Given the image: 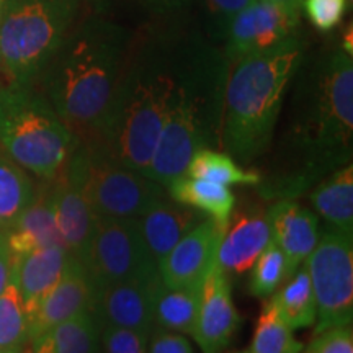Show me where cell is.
<instances>
[{"label":"cell","mask_w":353,"mask_h":353,"mask_svg":"<svg viewBox=\"0 0 353 353\" xmlns=\"http://www.w3.org/2000/svg\"><path fill=\"white\" fill-rule=\"evenodd\" d=\"M143 2L148 7H151L152 10L170 13V12H176L180 10V8H183L190 0H143Z\"/></svg>","instance_id":"obj_38"},{"label":"cell","mask_w":353,"mask_h":353,"mask_svg":"<svg viewBox=\"0 0 353 353\" xmlns=\"http://www.w3.org/2000/svg\"><path fill=\"white\" fill-rule=\"evenodd\" d=\"M224 231L226 224L206 218L185 234L159 262V273L164 285L169 288L201 286L206 275L216 265Z\"/></svg>","instance_id":"obj_13"},{"label":"cell","mask_w":353,"mask_h":353,"mask_svg":"<svg viewBox=\"0 0 353 353\" xmlns=\"http://www.w3.org/2000/svg\"><path fill=\"white\" fill-rule=\"evenodd\" d=\"M167 193L175 201L192 206L208 218H213L221 224H226L231 218L237 201L231 187L210 180L195 179V176L180 175L167 185Z\"/></svg>","instance_id":"obj_24"},{"label":"cell","mask_w":353,"mask_h":353,"mask_svg":"<svg viewBox=\"0 0 353 353\" xmlns=\"http://www.w3.org/2000/svg\"><path fill=\"white\" fill-rule=\"evenodd\" d=\"M301 8L316 30L327 33L345 17L347 0H303Z\"/></svg>","instance_id":"obj_33"},{"label":"cell","mask_w":353,"mask_h":353,"mask_svg":"<svg viewBox=\"0 0 353 353\" xmlns=\"http://www.w3.org/2000/svg\"><path fill=\"white\" fill-rule=\"evenodd\" d=\"M61 242L69 255L85 265L95 228V213L83 192L72 154L54 179L46 180Z\"/></svg>","instance_id":"obj_12"},{"label":"cell","mask_w":353,"mask_h":353,"mask_svg":"<svg viewBox=\"0 0 353 353\" xmlns=\"http://www.w3.org/2000/svg\"><path fill=\"white\" fill-rule=\"evenodd\" d=\"M6 236L12 257L32 252L39 247L63 244L52 213L48 183L41 188L38 187L37 198L12 224V228L7 229Z\"/></svg>","instance_id":"obj_21"},{"label":"cell","mask_w":353,"mask_h":353,"mask_svg":"<svg viewBox=\"0 0 353 353\" xmlns=\"http://www.w3.org/2000/svg\"><path fill=\"white\" fill-rule=\"evenodd\" d=\"M72 159L95 216L139 218L167 195L164 185L138 170L108 161L88 144L79 143Z\"/></svg>","instance_id":"obj_8"},{"label":"cell","mask_w":353,"mask_h":353,"mask_svg":"<svg viewBox=\"0 0 353 353\" xmlns=\"http://www.w3.org/2000/svg\"><path fill=\"white\" fill-rule=\"evenodd\" d=\"M303 342L280 316L272 298H267L260 311L257 327L249 347L239 353H301Z\"/></svg>","instance_id":"obj_29"},{"label":"cell","mask_w":353,"mask_h":353,"mask_svg":"<svg viewBox=\"0 0 353 353\" xmlns=\"http://www.w3.org/2000/svg\"><path fill=\"white\" fill-rule=\"evenodd\" d=\"M267 2L281 3V6H288V7H296V8H301L303 0H267Z\"/></svg>","instance_id":"obj_39"},{"label":"cell","mask_w":353,"mask_h":353,"mask_svg":"<svg viewBox=\"0 0 353 353\" xmlns=\"http://www.w3.org/2000/svg\"><path fill=\"white\" fill-rule=\"evenodd\" d=\"M7 353H32V345H25V347H21V348H19V350H13V352H7Z\"/></svg>","instance_id":"obj_40"},{"label":"cell","mask_w":353,"mask_h":353,"mask_svg":"<svg viewBox=\"0 0 353 353\" xmlns=\"http://www.w3.org/2000/svg\"><path fill=\"white\" fill-rule=\"evenodd\" d=\"M201 286L169 288L162 281L154 301V327L192 335Z\"/></svg>","instance_id":"obj_27"},{"label":"cell","mask_w":353,"mask_h":353,"mask_svg":"<svg viewBox=\"0 0 353 353\" xmlns=\"http://www.w3.org/2000/svg\"><path fill=\"white\" fill-rule=\"evenodd\" d=\"M306 56L299 33L231 64L224 90L219 148L250 165L270 148L285 95Z\"/></svg>","instance_id":"obj_5"},{"label":"cell","mask_w":353,"mask_h":353,"mask_svg":"<svg viewBox=\"0 0 353 353\" xmlns=\"http://www.w3.org/2000/svg\"><path fill=\"white\" fill-rule=\"evenodd\" d=\"M270 221L272 241L285 255L286 278L306 262L321 237L319 221L316 213L291 198L276 200L267 210Z\"/></svg>","instance_id":"obj_18"},{"label":"cell","mask_w":353,"mask_h":353,"mask_svg":"<svg viewBox=\"0 0 353 353\" xmlns=\"http://www.w3.org/2000/svg\"><path fill=\"white\" fill-rule=\"evenodd\" d=\"M85 268L95 291L108 285L152 280L161 275L136 218L95 216Z\"/></svg>","instance_id":"obj_10"},{"label":"cell","mask_w":353,"mask_h":353,"mask_svg":"<svg viewBox=\"0 0 353 353\" xmlns=\"http://www.w3.org/2000/svg\"><path fill=\"white\" fill-rule=\"evenodd\" d=\"M148 353H195L183 334L154 327L149 337Z\"/></svg>","instance_id":"obj_36"},{"label":"cell","mask_w":353,"mask_h":353,"mask_svg":"<svg viewBox=\"0 0 353 353\" xmlns=\"http://www.w3.org/2000/svg\"><path fill=\"white\" fill-rule=\"evenodd\" d=\"M68 255L63 244H54L12 257L10 273L23 298L28 319L59 280Z\"/></svg>","instance_id":"obj_20"},{"label":"cell","mask_w":353,"mask_h":353,"mask_svg":"<svg viewBox=\"0 0 353 353\" xmlns=\"http://www.w3.org/2000/svg\"><path fill=\"white\" fill-rule=\"evenodd\" d=\"M28 343V317L23 298L10 273V280L0 293V353L19 350Z\"/></svg>","instance_id":"obj_30"},{"label":"cell","mask_w":353,"mask_h":353,"mask_svg":"<svg viewBox=\"0 0 353 353\" xmlns=\"http://www.w3.org/2000/svg\"><path fill=\"white\" fill-rule=\"evenodd\" d=\"M79 143L37 85L0 87V149L21 169L54 179Z\"/></svg>","instance_id":"obj_6"},{"label":"cell","mask_w":353,"mask_h":353,"mask_svg":"<svg viewBox=\"0 0 353 353\" xmlns=\"http://www.w3.org/2000/svg\"><path fill=\"white\" fill-rule=\"evenodd\" d=\"M255 0H205V8L216 37L221 39L229 21Z\"/></svg>","instance_id":"obj_35"},{"label":"cell","mask_w":353,"mask_h":353,"mask_svg":"<svg viewBox=\"0 0 353 353\" xmlns=\"http://www.w3.org/2000/svg\"><path fill=\"white\" fill-rule=\"evenodd\" d=\"M83 0H6L0 17V70L7 83L34 85Z\"/></svg>","instance_id":"obj_7"},{"label":"cell","mask_w":353,"mask_h":353,"mask_svg":"<svg viewBox=\"0 0 353 353\" xmlns=\"http://www.w3.org/2000/svg\"><path fill=\"white\" fill-rule=\"evenodd\" d=\"M185 175L210 180V182L226 185V187H232V185L257 187L263 176L259 170L242 167L229 154L221 152L218 149L196 151L190 159Z\"/></svg>","instance_id":"obj_28"},{"label":"cell","mask_w":353,"mask_h":353,"mask_svg":"<svg viewBox=\"0 0 353 353\" xmlns=\"http://www.w3.org/2000/svg\"><path fill=\"white\" fill-rule=\"evenodd\" d=\"M294 77L298 83L275 170L257 185L267 200H296L330 172L352 162V54L339 44L309 63L304 56Z\"/></svg>","instance_id":"obj_1"},{"label":"cell","mask_w":353,"mask_h":353,"mask_svg":"<svg viewBox=\"0 0 353 353\" xmlns=\"http://www.w3.org/2000/svg\"><path fill=\"white\" fill-rule=\"evenodd\" d=\"M347 3H348V8H352V3H353V0H347Z\"/></svg>","instance_id":"obj_42"},{"label":"cell","mask_w":353,"mask_h":353,"mask_svg":"<svg viewBox=\"0 0 353 353\" xmlns=\"http://www.w3.org/2000/svg\"><path fill=\"white\" fill-rule=\"evenodd\" d=\"M301 8L255 0L229 21L221 39L229 63L276 46L298 33Z\"/></svg>","instance_id":"obj_11"},{"label":"cell","mask_w":353,"mask_h":353,"mask_svg":"<svg viewBox=\"0 0 353 353\" xmlns=\"http://www.w3.org/2000/svg\"><path fill=\"white\" fill-rule=\"evenodd\" d=\"M101 353H148L152 330L100 324Z\"/></svg>","instance_id":"obj_32"},{"label":"cell","mask_w":353,"mask_h":353,"mask_svg":"<svg viewBox=\"0 0 353 353\" xmlns=\"http://www.w3.org/2000/svg\"><path fill=\"white\" fill-rule=\"evenodd\" d=\"M239 324L241 316L232 301L229 278L214 265L200 288L193 341L203 353H223L232 342Z\"/></svg>","instance_id":"obj_14"},{"label":"cell","mask_w":353,"mask_h":353,"mask_svg":"<svg viewBox=\"0 0 353 353\" xmlns=\"http://www.w3.org/2000/svg\"><path fill=\"white\" fill-rule=\"evenodd\" d=\"M162 285L161 275L152 280L125 281L95 291L94 312L97 322L121 327L152 330L154 301Z\"/></svg>","instance_id":"obj_17"},{"label":"cell","mask_w":353,"mask_h":353,"mask_svg":"<svg viewBox=\"0 0 353 353\" xmlns=\"http://www.w3.org/2000/svg\"><path fill=\"white\" fill-rule=\"evenodd\" d=\"M12 272V254L7 244L6 231H0V293L10 280Z\"/></svg>","instance_id":"obj_37"},{"label":"cell","mask_w":353,"mask_h":353,"mask_svg":"<svg viewBox=\"0 0 353 353\" xmlns=\"http://www.w3.org/2000/svg\"><path fill=\"white\" fill-rule=\"evenodd\" d=\"M286 263L285 255L275 242L270 241L262 250L252 267L249 276V291L254 296L267 299L285 283Z\"/></svg>","instance_id":"obj_31"},{"label":"cell","mask_w":353,"mask_h":353,"mask_svg":"<svg viewBox=\"0 0 353 353\" xmlns=\"http://www.w3.org/2000/svg\"><path fill=\"white\" fill-rule=\"evenodd\" d=\"M185 38L151 33L132 39L107 112L87 143L97 152L145 174L156 152L174 92Z\"/></svg>","instance_id":"obj_2"},{"label":"cell","mask_w":353,"mask_h":353,"mask_svg":"<svg viewBox=\"0 0 353 353\" xmlns=\"http://www.w3.org/2000/svg\"><path fill=\"white\" fill-rule=\"evenodd\" d=\"M3 3H6V0H0V17H2V10H3Z\"/></svg>","instance_id":"obj_41"},{"label":"cell","mask_w":353,"mask_h":353,"mask_svg":"<svg viewBox=\"0 0 353 353\" xmlns=\"http://www.w3.org/2000/svg\"><path fill=\"white\" fill-rule=\"evenodd\" d=\"M94 299L95 288L85 265L72 255H68L59 280L28 319L30 342L59 322L83 311H92Z\"/></svg>","instance_id":"obj_15"},{"label":"cell","mask_w":353,"mask_h":353,"mask_svg":"<svg viewBox=\"0 0 353 353\" xmlns=\"http://www.w3.org/2000/svg\"><path fill=\"white\" fill-rule=\"evenodd\" d=\"M38 187L28 172L0 149V231H7L37 198Z\"/></svg>","instance_id":"obj_26"},{"label":"cell","mask_w":353,"mask_h":353,"mask_svg":"<svg viewBox=\"0 0 353 353\" xmlns=\"http://www.w3.org/2000/svg\"><path fill=\"white\" fill-rule=\"evenodd\" d=\"M32 353H101L100 327L94 312L59 322L30 342Z\"/></svg>","instance_id":"obj_23"},{"label":"cell","mask_w":353,"mask_h":353,"mask_svg":"<svg viewBox=\"0 0 353 353\" xmlns=\"http://www.w3.org/2000/svg\"><path fill=\"white\" fill-rule=\"evenodd\" d=\"M316 298L314 335L353 322V236L325 228L306 259Z\"/></svg>","instance_id":"obj_9"},{"label":"cell","mask_w":353,"mask_h":353,"mask_svg":"<svg viewBox=\"0 0 353 353\" xmlns=\"http://www.w3.org/2000/svg\"><path fill=\"white\" fill-rule=\"evenodd\" d=\"M272 241L268 213L260 203L234 208L221 239L216 265L226 275L250 270L255 260Z\"/></svg>","instance_id":"obj_16"},{"label":"cell","mask_w":353,"mask_h":353,"mask_svg":"<svg viewBox=\"0 0 353 353\" xmlns=\"http://www.w3.org/2000/svg\"><path fill=\"white\" fill-rule=\"evenodd\" d=\"M131 44L125 26L90 17L70 28L34 83L81 143L107 112Z\"/></svg>","instance_id":"obj_3"},{"label":"cell","mask_w":353,"mask_h":353,"mask_svg":"<svg viewBox=\"0 0 353 353\" xmlns=\"http://www.w3.org/2000/svg\"><path fill=\"white\" fill-rule=\"evenodd\" d=\"M206 218L208 216L205 213L175 201L167 193L157 203H154L151 208L145 210L139 218H136V221L145 245L159 265L185 234H188Z\"/></svg>","instance_id":"obj_19"},{"label":"cell","mask_w":353,"mask_h":353,"mask_svg":"<svg viewBox=\"0 0 353 353\" xmlns=\"http://www.w3.org/2000/svg\"><path fill=\"white\" fill-rule=\"evenodd\" d=\"M311 203L330 228L353 236V164L339 167L314 185Z\"/></svg>","instance_id":"obj_22"},{"label":"cell","mask_w":353,"mask_h":353,"mask_svg":"<svg viewBox=\"0 0 353 353\" xmlns=\"http://www.w3.org/2000/svg\"><path fill=\"white\" fill-rule=\"evenodd\" d=\"M301 353H353L352 327H335L316 334Z\"/></svg>","instance_id":"obj_34"},{"label":"cell","mask_w":353,"mask_h":353,"mask_svg":"<svg viewBox=\"0 0 353 353\" xmlns=\"http://www.w3.org/2000/svg\"><path fill=\"white\" fill-rule=\"evenodd\" d=\"M285 281L286 283L270 296L280 316L293 330L314 325L316 298L306 263L299 265L298 270Z\"/></svg>","instance_id":"obj_25"},{"label":"cell","mask_w":353,"mask_h":353,"mask_svg":"<svg viewBox=\"0 0 353 353\" xmlns=\"http://www.w3.org/2000/svg\"><path fill=\"white\" fill-rule=\"evenodd\" d=\"M229 69L231 63L223 51L185 38L164 128L145 172L165 188L185 174L196 151L219 148Z\"/></svg>","instance_id":"obj_4"}]
</instances>
